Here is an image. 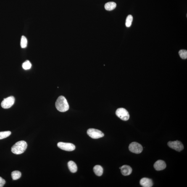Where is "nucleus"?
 Returning <instances> with one entry per match:
<instances>
[{
	"label": "nucleus",
	"mask_w": 187,
	"mask_h": 187,
	"mask_svg": "<svg viewBox=\"0 0 187 187\" xmlns=\"http://www.w3.org/2000/svg\"><path fill=\"white\" fill-rule=\"evenodd\" d=\"M56 107L60 112H65L69 109V105L66 99L64 96H60L56 101Z\"/></svg>",
	"instance_id": "obj_1"
},
{
	"label": "nucleus",
	"mask_w": 187,
	"mask_h": 187,
	"mask_svg": "<svg viewBox=\"0 0 187 187\" xmlns=\"http://www.w3.org/2000/svg\"><path fill=\"white\" fill-rule=\"evenodd\" d=\"M27 146V143L25 141H19L12 147L11 151L14 154L20 155L25 152Z\"/></svg>",
	"instance_id": "obj_2"
},
{
	"label": "nucleus",
	"mask_w": 187,
	"mask_h": 187,
	"mask_svg": "<svg viewBox=\"0 0 187 187\" xmlns=\"http://www.w3.org/2000/svg\"><path fill=\"white\" fill-rule=\"evenodd\" d=\"M87 133L90 137L94 139L102 138L104 135L101 131L93 128L89 129L87 131Z\"/></svg>",
	"instance_id": "obj_3"
},
{
	"label": "nucleus",
	"mask_w": 187,
	"mask_h": 187,
	"mask_svg": "<svg viewBox=\"0 0 187 187\" xmlns=\"http://www.w3.org/2000/svg\"><path fill=\"white\" fill-rule=\"evenodd\" d=\"M116 114L122 120L126 121L129 119L130 115L128 111L123 108L117 109L116 111Z\"/></svg>",
	"instance_id": "obj_4"
},
{
	"label": "nucleus",
	"mask_w": 187,
	"mask_h": 187,
	"mask_svg": "<svg viewBox=\"0 0 187 187\" xmlns=\"http://www.w3.org/2000/svg\"><path fill=\"white\" fill-rule=\"evenodd\" d=\"M15 101V98L13 96L9 97L3 100L1 103V106L4 109L10 108L13 105Z\"/></svg>",
	"instance_id": "obj_5"
},
{
	"label": "nucleus",
	"mask_w": 187,
	"mask_h": 187,
	"mask_svg": "<svg viewBox=\"0 0 187 187\" xmlns=\"http://www.w3.org/2000/svg\"><path fill=\"white\" fill-rule=\"evenodd\" d=\"M129 149L131 152L139 154L142 152L143 148L141 145L137 142H133L130 143L129 146Z\"/></svg>",
	"instance_id": "obj_6"
},
{
	"label": "nucleus",
	"mask_w": 187,
	"mask_h": 187,
	"mask_svg": "<svg viewBox=\"0 0 187 187\" xmlns=\"http://www.w3.org/2000/svg\"><path fill=\"white\" fill-rule=\"evenodd\" d=\"M168 145L170 148L178 152H180L184 149L183 144L181 142L178 140L174 141H169L168 143Z\"/></svg>",
	"instance_id": "obj_7"
},
{
	"label": "nucleus",
	"mask_w": 187,
	"mask_h": 187,
	"mask_svg": "<svg viewBox=\"0 0 187 187\" xmlns=\"http://www.w3.org/2000/svg\"><path fill=\"white\" fill-rule=\"evenodd\" d=\"M57 146L60 149L63 150L71 151L75 149V146L72 143L59 142L58 143Z\"/></svg>",
	"instance_id": "obj_8"
},
{
	"label": "nucleus",
	"mask_w": 187,
	"mask_h": 187,
	"mask_svg": "<svg viewBox=\"0 0 187 187\" xmlns=\"http://www.w3.org/2000/svg\"><path fill=\"white\" fill-rule=\"evenodd\" d=\"M166 167V163L162 160H158L154 164V167L156 170L160 171L164 170Z\"/></svg>",
	"instance_id": "obj_9"
},
{
	"label": "nucleus",
	"mask_w": 187,
	"mask_h": 187,
	"mask_svg": "<svg viewBox=\"0 0 187 187\" xmlns=\"http://www.w3.org/2000/svg\"><path fill=\"white\" fill-rule=\"evenodd\" d=\"M121 172L122 175L124 176H128L131 174L132 172V168L129 166L124 165L120 167Z\"/></svg>",
	"instance_id": "obj_10"
},
{
	"label": "nucleus",
	"mask_w": 187,
	"mask_h": 187,
	"mask_svg": "<svg viewBox=\"0 0 187 187\" xmlns=\"http://www.w3.org/2000/svg\"><path fill=\"white\" fill-rule=\"evenodd\" d=\"M140 183L142 186L144 187H151L153 185L152 180L147 178H143L140 180Z\"/></svg>",
	"instance_id": "obj_11"
},
{
	"label": "nucleus",
	"mask_w": 187,
	"mask_h": 187,
	"mask_svg": "<svg viewBox=\"0 0 187 187\" xmlns=\"http://www.w3.org/2000/svg\"><path fill=\"white\" fill-rule=\"evenodd\" d=\"M68 168L72 173H75L77 171V167L76 164L72 161H70L68 163Z\"/></svg>",
	"instance_id": "obj_12"
},
{
	"label": "nucleus",
	"mask_w": 187,
	"mask_h": 187,
	"mask_svg": "<svg viewBox=\"0 0 187 187\" xmlns=\"http://www.w3.org/2000/svg\"><path fill=\"white\" fill-rule=\"evenodd\" d=\"M93 172L97 176H100L102 175L103 172V170L101 166L97 165L95 166L93 168Z\"/></svg>",
	"instance_id": "obj_13"
},
{
	"label": "nucleus",
	"mask_w": 187,
	"mask_h": 187,
	"mask_svg": "<svg viewBox=\"0 0 187 187\" xmlns=\"http://www.w3.org/2000/svg\"><path fill=\"white\" fill-rule=\"evenodd\" d=\"M117 6V4L114 2H109L106 3L105 5V8L106 10L111 11L113 10Z\"/></svg>",
	"instance_id": "obj_14"
},
{
	"label": "nucleus",
	"mask_w": 187,
	"mask_h": 187,
	"mask_svg": "<svg viewBox=\"0 0 187 187\" xmlns=\"http://www.w3.org/2000/svg\"><path fill=\"white\" fill-rule=\"evenodd\" d=\"M11 175L13 180H17L21 176V173L19 171H14L12 172Z\"/></svg>",
	"instance_id": "obj_15"
},
{
	"label": "nucleus",
	"mask_w": 187,
	"mask_h": 187,
	"mask_svg": "<svg viewBox=\"0 0 187 187\" xmlns=\"http://www.w3.org/2000/svg\"><path fill=\"white\" fill-rule=\"evenodd\" d=\"M133 18L132 15H129L126 20L125 25L127 27H130L131 25L133 22Z\"/></svg>",
	"instance_id": "obj_16"
},
{
	"label": "nucleus",
	"mask_w": 187,
	"mask_h": 187,
	"mask_svg": "<svg viewBox=\"0 0 187 187\" xmlns=\"http://www.w3.org/2000/svg\"><path fill=\"white\" fill-rule=\"evenodd\" d=\"M11 134V132L10 131L0 132V140L7 138Z\"/></svg>",
	"instance_id": "obj_17"
},
{
	"label": "nucleus",
	"mask_w": 187,
	"mask_h": 187,
	"mask_svg": "<svg viewBox=\"0 0 187 187\" xmlns=\"http://www.w3.org/2000/svg\"><path fill=\"white\" fill-rule=\"evenodd\" d=\"M27 38L25 36H22L21 37V46L22 48L27 47Z\"/></svg>",
	"instance_id": "obj_18"
},
{
	"label": "nucleus",
	"mask_w": 187,
	"mask_h": 187,
	"mask_svg": "<svg viewBox=\"0 0 187 187\" xmlns=\"http://www.w3.org/2000/svg\"><path fill=\"white\" fill-rule=\"evenodd\" d=\"M32 64L29 61L27 60L22 64V67L25 70H28L31 68Z\"/></svg>",
	"instance_id": "obj_19"
},
{
	"label": "nucleus",
	"mask_w": 187,
	"mask_h": 187,
	"mask_svg": "<svg viewBox=\"0 0 187 187\" xmlns=\"http://www.w3.org/2000/svg\"><path fill=\"white\" fill-rule=\"evenodd\" d=\"M180 57L182 59H185L187 58V51L185 50H180L179 52Z\"/></svg>",
	"instance_id": "obj_20"
},
{
	"label": "nucleus",
	"mask_w": 187,
	"mask_h": 187,
	"mask_svg": "<svg viewBox=\"0 0 187 187\" xmlns=\"http://www.w3.org/2000/svg\"><path fill=\"white\" fill-rule=\"evenodd\" d=\"M5 183L6 181L2 177H0V187L4 186Z\"/></svg>",
	"instance_id": "obj_21"
}]
</instances>
